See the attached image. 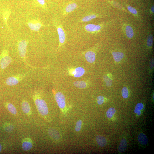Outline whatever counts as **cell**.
Returning <instances> with one entry per match:
<instances>
[{"mask_svg": "<svg viewBox=\"0 0 154 154\" xmlns=\"http://www.w3.org/2000/svg\"><path fill=\"white\" fill-rule=\"evenodd\" d=\"M108 22L102 23L98 25L90 24L84 26L86 32L91 34H95L100 33L108 25Z\"/></svg>", "mask_w": 154, "mask_h": 154, "instance_id": "1", "label": "cell"}, {"mask_svg": "<svg viewBox=\"0 0 154 154\" xmlns=\"http://www.w3.org/2000/svg\"><path fill=\"white\" fill-rule=\"evenodd\" d=\"M37 108L40 114L43 116L48 113V110L45 101L42 99L37 98L35 100Z\"/></svg>", "mask_w": 154, "mask_h": 154, "instance_id": "2", "label": "cell"}, {"mask_svg": "<svg viewBox=\"0 0 154 154\" xmlns=\"http://www.w3.org/2000/svg\"><path fill=\"white\" fill-rule=\"evenodd\" d=\"M54 25L57 29L59 37L60 46H61L66 42V33L62 25L59 22H54Z\"/></svg>", "mask_w": 154, "mask_h": 154, "instance_id": "3", "label": "cell"}, {"mask_svg": "<svg viewBox=\"0 0 154 154\" xmlns=\"http://www.w3.org/2000/svg\"><path fill=\"white\" fill-rule=\"evenodd\" d=\"M12 59L9 56L8 51L3 50L1 53L0 59V65L2 69H4L11 62Z\"/></svg>", "mask_w": 154, "mask_h": 154, "instance_id": "4", "label": "cell"}, {"mask_svg": "<svg viewBox=\"0 0 154 154\" xmlns=\"http://www.w3.org/2000/svg\"><path fill=\"white\" fill-rule=\"evenodd\" d=\"M122 29L125 35L128 38L131 39L134 37V29L130 24L128 23L123 24L122 26Z\"/></svg>", "mask_w": 154, "mask_h": 154, "instance_id": "5", "label": "cell"}, {"mask_svg": "<svg viewBox=\"0 0 154 154\" xmlns=\"http://www.w3.org/2000/svg\"><path fill=\"white\" fill-rule=\"evenodd\" d=\"M27 24L31 30L35 31L38 33H39L41 27L44 26L39 20L36 19L29 20L27 23Z\"/></svg>", "mask_w": 154, "mask_h": 154, "instance_id": "6", "label": "cell"}, {"mask_svg": "<svg viewBox=\"0 0 154 154\" xmlns=\"http://www.w3.org/2000/svg\"><path fill=\"white\" fill-rule=\"evenodd\" d=\"M152 27L151 26H149L146 34V44L147 48L150 50L152 49L153 45L154 36L152 31Z\"/></svg>", "mask_w": 154, "mask_h": 154, "instance_id": "7", "label": "cell"}, {"mask_svg": "<svg viewBox=\"0 0 154 154\" xmlns=\"http://www.w3.org/2000/svg\"><path fill=\"white\" fill-rule=\"evenodd\" d=\"M57 103L60 109H63L66 107V99L64 95L61 92H58L55 96Z\"/></svg>", "mask_w": 154, "mask_h": 154, "instance_id": "8", "label": "cell"}, {"mask_svg": "<svg viewBox=\"0 0 154 154\" xmlns=\"http://www.w3.org/2000/svg\"><path fill=\"white\" fill-rule=\"evenodd\" d=\"M27 44V41L25 40H22L19 43L18 45L19 52L20 56L22 58H24L25 56Z\"/></svg>", "mask_w": 154, "mask_h": 154, "instance_id": "9", "label": "cell"}, {"mask_svg": "<svg viewBox=\"0 0 154 154\" xmlns=\"http://www.w3.org/2000/svg\"><path fill=\"white\" fill-rule=\"evenodd\" d=\"M104 1L109 3L113 7L122 12L129 13L127 10L125 8V7L117 1L114 0H104Z\"/></svg>", "mask_w": 154, "mask_h": 154, "instance_id": "10", "label": "cell"}, {"mask_svg": "<svg viewBox=\"0 0 154 154\" xmlns=\"http://www.w3.org/2000/svg\"><path fill=\"white\" fill-rule=\"evenodd\" d=\"M77 7V3L75 2H71L68 3L64 8V15L66 16L68 14L76 9Z\"/></svg>", "mask_w": 154, "mask_h": 154, "instance_id": "11", "label": "cell"}, {"mask_svg": "<svg viewBox=\"0 0 154 154\" xmlns=\"http://www.w3.org/2000/svg\"><path fill=\"white\" fill-rule=\"evenodd\" d=\"M123 4L126 7L129 13L131 14L135 18L138 19L140 18L138 12L135 8L126 3H124Z\"/></svg>", "mask_w": 154, "mask_h": 154, "instance_id": "12", "label": "cell"}, {"mask_svg": "<svg viewBox=\"0 0 154 154\" xmlns=\"http://www.w3.org/2000/svg\"><path fill=\"white\" fill-rule=\"evenodd\" d=\"M101 16L96 13H91L85 16L81 19L80 22H87L94 19L100 18Z\"/></svg>", "mask_w": 154, "mask_h": 154, "instance_id": "13", "label": "cell"}, {"mask_svg": "<svg viewBox=\"0 0 154 154\" xmlns=\"http://www.w3.org/2000/svg\"><path fill=\"white\" fill-rule=\"evenodd\" d=\"M85 57L86 59L88 62L92 63L95 60L96 54L93 51L88 50L85 53Z\"/></svg>", "mask_w": 154, "mask_h": 154, "instance_id": "14", "label": "cell"}, {"mask_svg": "<svg viewBox=\"0 0 154 154\" xmlns=\"http://www.w3.org/2000/svg\"><path fill=\"white\" fill-rule=\"evenodd\" d=\"M85 73V69L83 68L78 67L75 69L72 70L71 73L75 77L78 78L83 76Z\"/></svg>", "mask_w": 154, "mask_h": 154, "instance_id": "15", "label": "cell"}, {"mask_svg": "<svg viewBox=\"0 0 154 154\" xmlns=\"http://www.w3.org/2000/svg\"><path fill=\"white\" fill-rule=\"evenodd\" d=\"M48 132L50 136L53 139L58 140L60 138L59 133L55 129L50 128Z\"/></svg>", "mask_w": 154, "mask_h": 154, "instance_id": "16", "label": "cell"}, {"mask_svg": "<svg viewBox=\"0 0 154 154\" xmlns=\"http://www.w3.org/2000/svg\"><path fill=\"white\" fill-rule=\"evenodd\" d=\"M96 139L98 145L101 147H104L107 144V140L103 136L98 135L96 137Z\"/></svg>", "mask_w": 154, "mask_h": 154, "instance_id": "17", "label": "cell"}, {"mask_svg": "<svg viewBox=\"0 0 154 154\" xmlns=\"http://www.w3.org/2000/svg\"><path fill=\"white\" fill-rule=\"evenodd\" d=\"M112 54L115 61L116 62H119L121 61L125 56L124 53L121 52L113 51Z\"/></svg>", "mask_w": 154, "mask_h": 154, "instance_id": "18", "label": "cell"}, {"mask_svg": "<svg viewBox=\"0 0 154 154\" xmlns=\"http://www.w3.org/2000/svg\"><path fill=\"white\" fill-rule=\"evenodd\" d=\"M139 142L143 145H146L148 142V139L147 136L143 133H140L138 136Z\"/></svg>", "mask_w": 154, "mask_h": 154, "instance_id": "19", "label": "cell"}, {"mask_svg": "<svg viewBox=\"0 0 154 154\" xmlns=\"http://www.w3.org/2000/svg\"><path fill=\"white\" fill-rule=\"evenodd\" d=\"M127 147V142L126 140L122 139L118 147V151L120 153L124 152L126 150Z\"/></svg>", "mask_w": 154, "mask_h": 154, "instance_id": "20", "label": "cell"}, {"mask_svg": "<svg viewBox=\"0 0 154 154\" xmlns=\"http://www.w3.org/2000/svg\"><path fill=\"white\" fill-rule=\"evenodd\" d=\"M7 85L9 86H13L18 84L19 82V80L15 77H10L7 79L6 80Z\"/></svg>", "mask_w": 154, "mask_h": 154, "instance_id": "21", "label": "cell"}, {"mask_svg": "<svg viewBox=\"0 0 154 154\" xmlns=\"http://www.w3.org/2000/svg\"><path fill=\"white\" fill-rule=\"evenodd\" d=\"M22 108L23 112L26 114H28L30 112V107L28 102L26 101L23 102L22 105Z\"/></svg>", "mask_w": 154, "mask_h": 154, "instance_id": "22", "label": "cell"}, {"mask_svg": "<svg viewBox=\"0 0 154 154\" xmlns=\"http://www.w3.org/2000/svg\"><path fill=\"white\" fill-rule=\"evenodd\" d=\"M75 86L80 88H84L87 86V84L84 81H77L74 83Z\"/></svg>", "mask_w": 154, "mask_h": 154, "instance_id": "23", "label": "cell"}, {"mask_svg": "<svg viewBox=\"0 0 154 154\" xmlns=\"http://www.w3.org/2000/svg\"><path fill=\"white\" fill-rule=\"evenodd\" d=\"M33 145L32 143L29 141L24 142L22 145V148L25 151H28L32 148Z\"/></svg>", "mask_w": 154, "mask_h": 154, "instance_id": "24", "label": "cell"}, {"mask_svg": "<svg viewBox=\"0 0 154 154\" xmlns=\"http://www.w3.org/2000/svg\"><path fill=\"white\" fill-rule=\"evenodd\" d=\"M144 107L142 103H139L137 104L135 107L134 112L136 114H137L138 116L141 114V111Z\"/></svg>", "mask_w": 154, "mask_h": 154, "instance_id": "25", "label": "cell"}, {"mask_svg": "<svg viewBox=\"0 0 154 154\" xmlns=\"http://www.w3.org/2000/svg\"><path fill=\"white\" fill-rule=\"evenodd\" d=\"M11 12L10 10L7 9L3 12V18L4 22L6 25L8 27L7 22L9 16L11 14Z\"/></svg>", "mask_w": 154, "mask_h": 154, "instance_id": "26", "label": "cell"}, {"mask_svg": "<svg viewBox=\"0 0 154 154\" xmlns=\"http://www.w3.org/2000/svg\"><path fill=\"white\" fill-rule=\"evenodd\" d=\"M116 111L113 108H109L106 112V115L107 117L109 119L111 118L115 114Z\"/></svg>", "mask_w": 154, "mask_h": 154, "instance_id": "27", "label": "cell"}, {"mask_svg": "<svg viewBox=\"0 0 154 154\" xmlns=\"http://www.w3.org/2000/svg\"><path fill=\"white\" fill-rule=\"evenodd\" d=\"M7 107L8 110L11 113L14 115H15L16 114V110L14 106L12 104H8L7 105Z\"/></svg>", "mask_w": 154, "mask_h": 154, "instance_id": "28", "label": "cell"}, {"mask_svg": "<svg viewBox=\"0 0 154 154\" xmlns=\"http://www.w3.org/2000/svg\"><path fill=\"white\" fill-rule=\"evenodd\" d=\"M122 97L125 99L127 98L129 96V92L128 89L126 87H123L122 91Z\"/></svg>", "mask_w": 154, "mask_h": 154, "instance_id": "29", "label": "cell"}, {"mask_svg": "<svg viewBox=\"0 0 154 154\" xmlns=\"http://www.w3.org/2000/svg\"><path fill=\"white\" fill-rule=\"evenodd\" d=\"M103 78L106 83V85L107 87L111 86L112 84V80L111 79L106 75L103 76Z\"/></svg>", "mask_w": 154, "mask_h": 154, "instance_id": "30", "label": "cell"}, {"mask_svg": "<svg viewBox=\"0 0 154 154\" xmlns=\"http://www.w3.org/2000/svg\"><path fill=\"white\" fill-rule=\"evenodd\" d=\"M36 3L41 7L43 8H46V7L45 0H35Z\"/></svg>", "mask_w": 154, "mask_h": 154, "instance_id": "31", "label": "cell"}, {"mask_svg": "<svg viewBox=\"0 0 154 154\" xmlns=\"http://www.w3.org/2000/svg\"><path fill=\"white\" fill-rule=\"evenodd\" d=\"M82 125V121L81 120L78 121L75 126V130L76 132H78L80 131Z\"/></svg>", "mask_w": 154, "mask_h": 154, "instance_id": "32", "label": "cell"}, {"mask_svg": "<svg viewBox=\"0 0 154 154\" xmlns=\"http://www.w3.org/2000/svg\"><path fill=\"white\" fill-rule=\"evenodd\" d=\"M14 128L13 126L11 124L7 125L5 128V131L8 132H11L13 131Z\"/></svg>", "mask_w": 154, "mask_h": 154, "instance_id": "33", "label": "cell"}, {"mask_svg": "<svg viewBox=\"0 0 154 154\" xmlns=\"http://www.w3.org/2000/svg\"><path fill=\"white\" fill-rule=\"evenodd\" d=\"M149 15L151 16H153L154 15V6L152 4L149 7L148 11Z\"/></svg>", "mask_w": 154, "mask_h": 154, "instance_id": "34", "label": "cell"}, {"mask_svg": "<svg viewBox=\"0 0 154 154\" xmlns=\"http://www.w3.org/2000/svg\"><path fill=\"white\" fill-rule=\"evenodd\" d=\"M97 102L98 104L101 105L104 103V98L102 96H99L97 97Z\"/></svg>", "mask_w": 154, "mask_h": 154, "instance_id": "35", "label": "cell"}, {"mask_svg": "<svg viewBox=\"0 0 154 154\" xmlns=\"http://www.w3.org/2000/svg\"><path fill=\"white\" fill-rule=\"evenodd\" d=\"M154 66V61L153 59L151 61V63L150 64V68L151 69H152L153 67Z\"/></svg>", "mask_w": 154, "mask_h": 154, "instance_id": "36", "label": "cell"}, {"mask_svg": "<svg viewBox=\"0 0 154 154\" xmlns=\"http://www.w3.org/2000/svg\"><path fill=\"white\" fill-rule=\"evenodd\" d=\"M2 149V146L1 144H0V152H1Z\"/></svg>", "mask_w": 154, "mask_h": 154, "instance_id": "37", "label": "cell"}, {"mask_svg": "<svg viewBox=\"0 0 154 154\" xmlns=\"http://www.w3.org/2000/svg\"><path fill=\"white\" fill-rule=\"evenodd\" d=\"M47 1H48L49 2L50 1V0H47Z\"/></svg>", "mask_w": 154, "mask_h": 154, "instance_id": "38", "label": "cell"}, {"mask_svg": "<svg viewBox=\"0 0 154 154\" xmlns=\"http://www.w3.org/2000/svg\"><path fill=\"white\" fill-rule=\"evenodd\" d=\"M60 1H61V0H60Z\"/></svg>", "mask_w": 154, "mask_h": 154, "instance_id": "39", "label": "cell"}]
</instances>
